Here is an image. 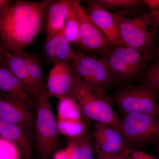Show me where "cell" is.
I'll return each instance as SVG.
<instances>
[{"label":"cell","instance_id":"8","mask_svg":"<svg viewBox=\"0 0 159 159\" xmlns=\"http://www.w3.org/2000/svg\"><path fill=\"white\" fill-rule=\"evenodd\" d=\"M119 129L134 148L155 145L159 141V117L147 114L126 115L121 117Z\"/></svg>","mask_w":159,"mask_h":159},{"label":"cell","instance_id":"23","mask_svg":"<svg viewBox=\"0 0 159 159\" xmlns=\"http://www.w3.org/2000/svg\"><path fill=\"white\" fill-rule=\"evenodd\" d=\"M80 26L76 11L72 6L64 28V34L70 43L77 47L79 42Z\"/></svg>","mask_w":159,"mask_h":159},{"label":"cell","instance_id":"34","mask_svg":"<svg viewBox=\"0 0 159 159\" xmlns=\"http://www.w3.org/2000/svg\"><path fill=\"white\" fill-rule=\"evenodd\" d=\"M156 59H159V39L155 52Z\"/></svg>","mask_w":159,"mask_h":159},{"label":"cell","instance_id":"35","mask_svg":"<svg viewBox=\"0 0 159 159\" xmlns=\"http://www.w3.org/2000/svg\"><path fill=\"white\" fill-rule=\"evenodd\" d=\"M155 145L156 146L158 150L159 151V141L157 143H156Z\"/></svg>","mask_w":159,"mask_h":159},{"label":"cell","instance_id":"30","mask_svg":"<svg viewBox=\"0 0 159 159\" xmlns=\"http://www.w3.org/2000/svg\"><path fill=\"white\" fill-rule=\"evenodd\" d=\"M149 11L154 14H159V0H143Z\"/></svg>","mask_w":159,"mask_h":159},{"label":"cell","instance_id":"7","mask_svg":"<svg viewBox=\"0 0 159 159\" xmlns=\"http://www.w3.org/2000/svg\"><path fill=\"white\" fill-rule=\"evenodd\" d=\"M81 81L90 86L106 89L116 88V84L105 60L101 56L79 51L70 61Z\"/></svg>","mask_w":159,"mask_h":159},{"label":"cell","instance_id":"14","mask_svg":"<svg viewBox=\"0 0 159 159\" xmlns=\"http://www.w3.org/2000/svg\"><path fill=\"white\" fill-rule=\"evenodd\" d=\"M0 119L25 129L34 127V119L31 109L2 94H0Z\"/></svg>","mask_w":159,"mask_h":159},{"label":"cell","instance_id":"22","mask_svg":"<svg viewBox=\"0 0 159 159\" xmlns=\"http://www.w3.org/2000/svg\"><path fill=\"white\" fill-rule=\"evenodd\" d=\"M104 8L116 11H136L145 10L143 0H97Z\"/></svg>","mask_w":159,"mask_h":159},{"label":"cell","instance_id":"9","mask_svg":"<svg viewBox=\"0 0 159 159\" xmlns=\"http://www.w3.org/2000/svg\"><path fill=\"white\" fill-rule=\"evenodd\" d=\"M73 6L79 22L78 50L86 54L102 56L111 45L108 38L94 23L80 1L74 0Z\"/></svg>","mask_w":159,"mask_h":159},{"label":"cell","instance_id":"24","mask_svg":"<svg viewBox=\"0 0 159 159\" xmlns=\"http://www.w3.org/2000/svg\"><path fill=\"white\" fill-rule=\"evenodd\" d=\"M75 51L71 48L69 42L64 34L63 31L61 39L58 44L54 56L53 64L62 63H69L74 57Z\"/></svg>","mask_w":159,"mask_h":159},{"label":"cell","instance_id":"18","mask_svg":"<svg viewBox=\"0 0 159 159\" xmlns=\"http://www.w3.org/2000/svg\"><path fill=\"white\" fill-rule=\"evenodd\" d=\"M66 148L71 159L96 158L91 132L78 139L71 140Z\"/></svg>","mask_w":159,"mask_h":159},{"label":"cell","instance_id":"37","mask_svg":"<svg viewBox=\"0 0 159 159\" xmlns=\"http://www.w3.org/2000/svg\"></svg>","mask_w":159,"mask_h":159},{"label":"cell","instance_id":"28","mask_svg":"<svg viewBox=\"0 0 159 159\" xmlns=\"http://www.w3.org/2000/svg\"><path fill=\"white\" fill-rule=\"evenodd\" d=\"M134 148H129L118 153L105 154H96V159H129V154Z\"/></svg>","mask_w":159,"mask_h":159},{"label":"cell","instance_id":"11","mask_svg":"<svg viewBox=\"0 0 159 159\" xmlns=\"http://www.w3.org/2000/svg\"><path fill=\"white\" fill-rule=\"evenodd\" d=\"M80 80L71 64L54 65L49 73L46 87L50 97L74 98ZM74 99V98H73Z\"/></svg>","mask_w":159,"mask_h":159},{"label":"cell","instance_id":"25","mask_svg":"<svg viewBox=\"0 0 159 159\" xmlns=\"http://www.w3.org/2000/svg\"><path fill=\"white\" fill-rule=\"evenodd\" d=\"M140 82L150 84L159 90V59L155 58L150 63Z\"/></svg>","mask_w":159,"mask_h":159},{"label":"cell","instance_id":"1","mask_svg":"<svg viewBox=\"0 0 159 159\" xmlns=\"http://www.w3.org/2000/svg\"><path fill=\"white\" fill-rule=\"evenodd\" d=\"M48 0H17L0 22V36L6 50L20 53L31 45L44 29L45 10Z\"/></svg>","mask_w":159,"mask_h":159},{"label":"cell","instance_id":"20","mask_svg":"<svg viewBox=\"0 0 159 159\" xmlns=\"http://www.w3.org/2000/svg\"><path fill=\"white\" fill-rule=\"evenodd\" d=\"M57 125L59 133L71 140L78 139L91 132V124L84 120H57Z\"/></svg>","mask_w":159,"mask_h":159},{"label":"cell","instance_id":"16","mask_svg":"<svg viewBox=\"0 0 159 159\" xmlns=\"http://www.w3.org/2000/svg\"><path fill=\"white\" fill-rule=\"evenodd\" d=\"M23 52L11 53L6 50L4 61L30 97L35 100L40 91L30 77Z\"/></svg>","mask_w":159,"mask_h":159},{"label":"cell","instance_id":"26","mask_svg":"<svg viewBox=\"0 0 159 159\" xmlns=\"http://www.w3.org/2000/svg\"><path fill=\"white\" fill-rule=\"evenodd\" d=\"M18 148L14 144L0 136V159H20Z\"/></svg>","mask_w":159,"mask_h":159},{"label":"cell","instance_id":"33","mask_svg":"<svg viewBox=\"0 0 159 159\" xmlns=\"http://www.w3.org/2000/svg\"><path fill=\"white\" fill-rule=\"evenodd\" d=\"M6 51V48L2 42L0 43V63L2 62L4 60V54Z\"/></svg>","mask_w":159,"mask_h":159},{"label":"cell","instance_id":"31","mask_svg":"<svg viewBox=\"0 0 159 159\" xmlns=\"http://www.w3.org/2000/svg\"><path fill=\"white\" fill-rule=\"evenodd\" d=\"M11 1L0 0V22L7 14L10 7Z\"/></svg>","mask_w":159,"mask_h":159},{"label":"cell","instance_id":"21","mask_svg":"<svg viewBox=\"0 0 159 159\" xmlns=\"http://www.w3.org/2000/svg\"><path fill=\"white\" fill-rule=\"evenodd\" d=\"M23 54L30 77L41 91L43 87L46 85V83L40 61L35 54L25 51L23 52Z\"/></svg>","mask_w":159,"mask_h":159},{"label":"cell","instance_id":"17","mask_svg":"<svg viewBox=\"0 0 159 159\" xmlns=\"http://www.w3.org/2000/svg\"><path fill=\"white\" fill-rule=\"evenodd\" d=\"M25 129L0 119V136L14 144L19 150L21 159H34L31 141Z\"/></svg>","mask_w":159,"mask_h":159},{"label":"cell","instance_id":"3","mask_svg":"<svg viewBox=\"0 0 159 159\" xmlns=\"http://www.w3.org/2000/svg\"><path fill=\"white\" fill-rule=\"evenodd\" d=\"M101 57L108 66L116 88L140 82L147 66L153 61L124 45H111Z\"/></svg>","mask_w":159,"mask_h":159},{"label":"cell","instance_id":"27","mask_svg":"<svg viewBox=\"0 0 159 159\" xmlns=\"http://www.w3.org/2000/svg\"><path fill=\"white\" fill-rule=\"evenodd\" d=\"M62 34L63 31L61 34L47 38L46 40L44 45V54L46 59L49 63L51 64H53L56 49L61 39Z\"/></svg>","mask_w":159,"mask_h":159},{"label":"cell","instance_id":"12","mask_svg":"<svg viewBox=\"0 0 159 159\" xmlns=\"http://www.w3.org/2000/svg\"><path fill=\"white\" fill-rule=\"evenodd\" d=\"M86 2V11L96 25L105 34L111 44L123 45L113 13L104 8L97 0Z\"/></svg>","mask_w":159,"mask_h":159},{"label":"cell","instance_id":"36","mask_svg":"<svg viewBox=\"0 0 159 159\" xmlns=\"http://www.w3.org/2000/svg\"><path fill=\"white\" fill-rule=\"evenodd\" d=\"M1 42H2V41H0V43H1Z\"/></svg>","mask_w":159,"mask_h":159},{"label":"cell","instance_id":"13","mask_svg":"<svg viewBox=\"0 0 159 159\" xmlns=\"http://www.w3.org/2000/svg\"><path fill=\"white\" fill-rule=\"evenodd\" d=\"M74 0H48L45 10L47 39L62 32Z\"/></svg>","mask_w":159,"mask_h":159},{"label":"cell","instance_id":"4","mask_svg":"<svg viewBox=\"0 0 159 159\" xmlns=\"http://www.w3.org/2000/svg\"><path fill=\"white\" fill-rule=\"evenodd\" d=\"M107 90L86 85L80 80L74 94L84 120L89 124L99 122L119 129L121 117L113 109L115 103Z\"/></svg>","mask_w":159,"mask_h":159},{"label":"cell","instance_id":"19","mask_svg":"<svg viewBox=\"0 0 159 159\" xmlns=\"http://www.w3.org/2000/svg\"><path fill=\"white\" fill-rule=\"evenodd\" d=\"M58 99L57 120L85 121L76 100L69 97Z\"/></svg>","mask_w":159,"mask_h":159},{"label":"cell","instance_id":"6","mask_svg":"<svg viewBox=\"0 0 159 159\" xmlns=\"http://www.w3.org/2000/svg\"><path fill=\"white\" fill-rule=\"evenodd\" d=\"M50 97L46 85L36 100V118L34 125L36 148L40 159H49L55 152L59 143L57 121L51 108Z\"/></svg>","mask_w":159,"mask_h":159},{"label":"cell","instance_id":"15","mask_svg":"<svg viewBox=\"0 0 159 159\" xmlns=\"http://www.w3.org/2000/svg\"><path fill=\"white\" fill-rule=\"evenodd\" d=\"M0 94L5 95L31 109L34 99L31 98L4 61L0 63Z\"/></svg>","mask_w":159,"mask_h":159},{"label":"cell","instance_id":"5","mask_svg":"<svg viewBox=\"0 0 159 159\" xmlns=\"http://www.w3.org/2000/svg\"><path fill=\"white\" fill-rule=\"evenodd\" d=\"M112 98L121 114L154 115L159 117V92L157 89L140 82L115 88Z\"/></svg>","mask_w":159,"mask_h":159},{"label":"cell","instance_id":"2","mask_svg":"<svg viewBox=\"0 0 159 159\" xmlns=\"http://www.w3.org/2000/svg\"><path fill=\"white\" fill-rule=\"evenodd\" d=\"M123 45L153 60L159 39V14L149 10L113 12Z\"/></svg>","mask_w":159,"mask_h":159},{"label":"cell","instance_id":"29","mask_svg":"<svg viewBox=\"0 0 159 159\" xmlns=\"http://www.w3.org/2000/svg\"><path fill=\"white\" fill-rule=\"evenodd\" d=\"M129 159H159V156L147 153L142 151L134 149L131 152Z\"/></svg>","mask_w":159,"mask_h":159},{"label":"cell","instance_id":"32","mask_svg":"<svg viewBox=\"0 0 159 159\" xmlns=\"http://www.w3.org/2000/svg\"><path fill=\"white\" fill-rule=\"evenodd\" d=\"M52 159H71L70 156L67 148L58 151L53 154Z\"/></svg>","mask_w":159,"mask_h":159},{"label":"cell","instance_id":"10","mask_svg":"<svg viewBox=\"0 0 159 159\" xmlns=\"http://www.w3.org/2000/svg\"><path fill=\"white\" fill-rule=\"evenodd\" d=\"M91 130L95 154H111L121 152L127 148H134L120 129L112 125L92 122Z\"/></svg>","mask_w":159,"mask_h":159}]
</instances>
